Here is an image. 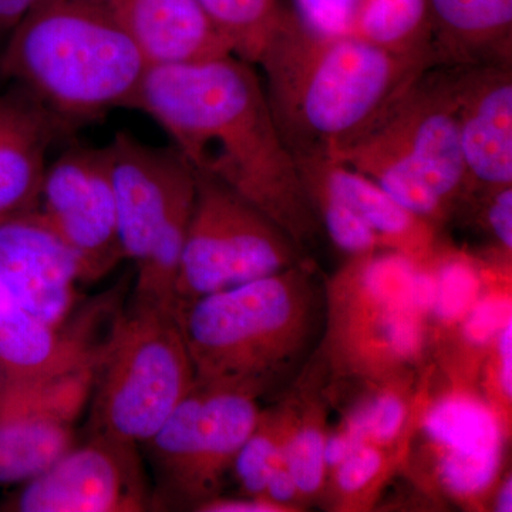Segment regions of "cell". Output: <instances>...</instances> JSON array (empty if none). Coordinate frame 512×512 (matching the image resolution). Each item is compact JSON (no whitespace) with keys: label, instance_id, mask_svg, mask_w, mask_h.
Here are the masks:
<instances>
[{"label":"cell","instance_id":"obj_24","mask_svg":"<svg viewBox=\"0 0 512 512\" xmlns=\"http://www.w3.org/2000/svg\"><path fill=\"white\" fill-rule=\"evenodd\" d=\"M424 264L431 278L430 308L427 312L431 352L473 308L495 266L511 262L491 256L480 258L439 241Z\"/></svg>","mask_w":512,"mask_h":512},{"label":"cell","instance_id":"obj_19","mask_svg":"<svg viewBox=\"0 0 512 512\" xmlns=\"http://www.w3.org/2000/svg\"><path fill=\"white\" fill-rule=\"evenodd\" d=\"M136 43L150 66L232 55L197 0H97Z\"/></svg>","mask_w":512,"mask_h":512},{"label":"cell","instance_id":"obj_3","mask_svg":"<svg viewBox=\"0 0 512 512\" xmlns=\"http://www.w3.org/2000/svg\"><path fill=\"white\" fill-rule=\"evenodd\" d=\"M148 67L97 0H40L0 53V76L72 128L131 109Z\"/></svg>","mask_w":512,"mask_h":512},{"label":"cell","instance_id":"obj_35","mask_svg":"<svg viewBox=\"0 0 512 512\" xmlns=\"http://www.w3.org/2000/svg\"><path fill=\"white\" fill-rule=\"evenodd\" d=\"M195 510L202 512H293L285 505L276 504L265 497L242 495L239 498H211L198 504Z\"/></svg>","mask_w":512,"mask_h":512},{"label":"cell","instance_id":"obj_21","mask_svg":"<svg viewBox=\"0 0 512 512\" xmlns=\"http://www.w3.org/2000/svg\"><path fill=\"white\" fill-rule=\"evenodd\" d=\"M436 66L511 63L512 0H429Z\"/></svg>","mask_w":512,"mask_h":512},{"label":"cell","instance_id":"obj_10","mask_svg":"<svg viewBox=\"0 0 512 512\" xmlns=\"http://www.w3.org/2000/svg\"><path fill=\"white\" fill-rule=\"evenodd\" d=\"M255 390L195 383L147 441L165 488L184 503L220 495L222 480L261 416Z\"/></svg>","mask_w":512,"mask_h":512},{"label":"cell","instance_id":"obj_11","mask_svg":"<svg viewBox=\"0 0 512 512\" xmlns=\"http://www.w3.org/2000/svg\"><path fill=\"white\" fill-rule=\"evenodd\" d=\"M35 211L79 258L84 284L124 259L107 146H73L47 164Z\"/></svg>","mask_w":512,"mask_h":512},{"label":"cell","instance_id":"obj_22","mask_svg":"<svg viewBox=\"0 0 512 512\" xmlns=\"http://www.w3.org/2000/svg\"><path fill=\"white\" fill-rule=\"evenodd\" d=\"M328 369L319 350L291 392V419L285 446L289 468L306 507L319 503L326 483L325 450L329 436Z\"/></svg>","mask_w":512,"mask_h":512},{"label":"cell","instance_id":"obj_28","mask_svg":"<svg viewBox=\"0 0 512 512\" xmlns=\"http://www.w3.org/2000/svg\"><path fill=\"white\" fill-rule=\"evenodd\" d=\"M232 55L254 64L284 16V0H197Z\"/></svg>","mask_w":512,"mask_h":512},{"label":"cell","instance_id":"obj_8","mask_svg":"<svg viewBox=\"0 0 512 512\" xmlns=\"http://www.w3.org/2000/svg\"><path fill=\"white\" fill-rule=\"evenodd\" d=\"M434 367L424 384L402 471L421 493L468 511H488L505 471L511 430L477 387L450 383Z\"/></svg>","mask_w":512,"mask_h":512},{"label":"cell","instance_id":"obj_36","mask_svg":"<svg viewBox=\"0 0 512 512\" xmlns=\"http://www.w3.org/2000/svg\"><path fill=\"white\" fill-rule=\"evenodd\" d=\"M39 2L40 0H0V42L8 39L20 20Z\"/></svg>","mask_w":512,"mask_h":512},{"label":"cell","instance_id":"obj_25","mask_svg":"<svg viewBox=\"0 0 512 512\" xmlns=\"http://www.w3.org/2000/svg\"><path fill=\"white\" fill-rule=\"evenodd\" d=\"M409 444L363 443L326 477L319 504L336 512H365L379 503L386 485L402 471Z\"/></svg>","mask_w":512,"mask_h":512},{"label":"cell","instance_id":"obj_12","mask_svg":"<svg viewBox=\"0 0 512 512\" xmlns=\"http://www.w3.org/2000/svg\"><path fill=\"white\" fill-rule=\"evenodd\" d=\"M100 365L46 379L0 380V484L32 480L76 444L74 429Z\"/></svg>","mask_w":512,"mask_h":512},{"label":"cell","instance_id":"obj_17","mask_svg":"<svg viewBox=\"0 0 512 512\" xmlns=\"http://www.w3.org/2000/svg\"><path fill=\"white\" fill-rule=\"evenodd\" d=\"M450 67L468 195L512 185L511 63Z\"/></svg>","mask_w":512,"mask_h":512},{"label":"cell","instance_id":"obj_6","mask_svg":"<svg viewBox=\"0 0 512 512\" xmlns=\"http://www.w3.org/2000/svg\"><path fill=\"white\" fill-rule=\"evenodd\" d=\"M417 264L382 249L349 258L326 282V329L318 350L329 382L384 379L431 363Z\"/></svg>","mask_w":512,"mask_h":512},{"label":"cell","instance_id":"obj_14","mask_svg":"<svg viewBox=\"0 0 512 512\" xmlns=\"http://www.w3.org/2000/svg\"><path fill=\"white\" fill-rule=\"evenodd\" d=\"M148 504L137 446L90 436L67 450L9 504L19 512H131Z\"/></svg>","mask_w":512,"mask_h":512},{"label":"cell","instance_id":"obj_7","mask_svg":"<svg viewBox=\"0 0 512 512\" xmlns=\"http://www.w3.org/2000/svg\"><path fill=\"white\" fill-rule=\"evenodd\" d=\"M197 383L177 315L133 303L90 396V436L146 444Z\"/></svg>","mask_w":512,"mask_h":512},{"label":"cell","instance_id":"obj_34","mask_svg":"<svg viewBox=\"0 0 512 512\" xmlns=\"http://www.w3.org/2000/svg\"><path fill=\"white\" fill-rule=\"evenodd\" d=\"M264 497L276 504L291 508L293 512L303 511L306 507L301 493H299L298 485L295 483V478L285 464H279L269 474Z\"/></svg>","mask_w":512,"mask_h":512},{"label":"cell","instance_id":"obj_27","mask_svg":"<svg viewBox=\"0 0 512 512\" xmlns=\"http://www.w3.org/2000/svg\"><path fill=\"white\" fill-rule=\"evenodd\" d=\"M355 35L396 55L434 62L429 0H365Z\"/></svg>","mask_w":512,"mask_h":512},{"label":"cell","instance_id":"obj_30","mask_svg":"<svg viewBox=\"0 0 512 512\" xmlns=\"http://www.w3.org/2000/svg\"><path fill=\"white\" fill-rule=\"evenodd\" d=\"M313 211L326 234L343 254L353 256L382 251L383 245L373 229L362 218L357 217L345 202L338 200L322 185L302 181Z\"/></svg>","mask_w":512,"mask_h":512},{"label":"cell","instance_id":"obj_4","mask_svg":"<svg viewBox=\"0 0 512 512\" xmlns=\"http://www.w3.org/2000/svg\"><path fill=\"white\" fill-rule=\"evenodd\" d=\"M316 306L318 288L306 259L178 306L195 379L265 393L308 348Z\"/></svg>","mask_w":512,"mask_h":512},{"label":"cell","instance_id":"obj_9","mask_svg":"<svg viewBox=\"0 0 512 512\" xmlns=\"http://www.w3.org/2000/svg\"><path fill=\"white\" fill-rule=\"evenodd\" d=\"M303 261L302 248L268 215L218 181L195 174L177 308Z\"/></svg>","mask_w":512,"mask_h":512},{"label":"cell","instance_id":"obj_31","mask_svg":"<svg viewBox=\"0 0 512 512\" xmlns=\"http://www.w3.org/2000/svg\"><path fill=\"white\" fill-rule=\"evenodd\" d=\"M478 390L508 430L512 426V319L505 323L485 356Z\"/></svg>","mask_w":512,"mask_h":512},{"label":"cell","instance_id":"obj_32","mask_svg":"<svg viewBox=\"0 0 512 512\" xmlns=\"http://www.w3.org/2000/svg\"><path fill=\"white\" fill-rule=\"evenodd\" d=\"M365 0H291L292 15L313 33L355 35Z\"/></svg>","mask_w":512,"mask_h":512},{"label":"cell","instance_id":"obj_23","mask_svg":"<svg viewBox=\"0 0 512 512\" xmlns=\"http://www.w3.org/2000/svg\"><path fill=\"white\" fill-rule=\"evenodd\" d=\"M511 284V264L495 266L470 312L431 350V365L441 379L477 387L488 350L505 323L512 319Z\"/></svg>","mask_w":512,"mask_h":512},{"label":"cell","instance_id":"obj_37","mask_svg":"<svg viewBox=\"0 0 512 512\" xmlns=\"http://www.w3.org/2000/svg\"><path fill=\"white\" fill-rule=\"evenodd\" d=\"M488 511L493 512H511L512 511V474L511 470H505L497 487H495L493 497H491Z\"/></svg>","mask_w":512,"mask_h":512},{"label":"cell","instance_id":"obj_13","mask_svg":"<svg viewBox=\"0 0 512 512\" xmlns=\"http://www.w3.org/2000/svg\"><path fill=\"white\" fill-rule=\"evenodd\" d=\"M123 313L116 288L52 325L0 282V380L26 382L100 365Z\"/></svg>","mask_w":512,"mask_h":512},{"label":"cell","instance_id":"obj_5","mask_svg":"<svg viewBox=\"0 0 512 512\" xmlns=\"http://www.w3.org/2000/svg\"><path fill=\"white\" fill-rule=\"evenodd\" d=\"M336 160L366 175L413 214L443 227L468 197L453 69L426 70Z\"/></svg>","mask_w":512,"mask_h":512},{"label":"cell","instance_id":"obj_29","mask_svg":"<svg viewBox=\"0 0 512 512\" xmlns=\"http://www.w3.org/2000/svg\"><path fill=\"white\" fill-rule=\"evenodd\" d=\"M289 419L291 404L288 394L276 406L262 410L255 429L232 466L242 494L264 497L269 474L279 464H285Z\"/></svg>","mask_w":512,"mask_h":512},{"label":"cell","instance_id":"obj_18","mask_svg":"<svg viewBox=\"0 0 512 512\" xmlns=\"http://www.w3.org/2000/svg\"><path fill=\"white\" fill-rule=\"evenodd\" d=\"M70 130L20 87L0 94V221L35 210L47 153Z\"/></svg>","mask_w":512,"mask_h":512},{"label":"cell","instance_id":"obj_1","mask_svg":"<svg viewBox=\"0 0 512 512\" xmlns=\"http://www.w3.org/2000/svg\"><path fill=\"white\" fill-rule=\"evenodd\" d=\"M131 109L160 124L192 171L237 192L302 249L320 224L261 74L234 55L148 67Z\"/></svg>","mask_w":512,"mask_h":512},{"label":"cell","instance_id":"obj_26","mask_svg":"<svg viewBox=\"0 0 512 512\" xmlns=\"http://www.w3.org/2000/svg\"><path fill=\"white\" fill-rule=\"evenodd\" d=\"M195 190L187 195L167 218L147 254L137 264L134 303L144 308L175 313L177 311L178 275L188 224H190Z\"/></svg>","mask_w":512,"mask_h":512},{"label":"cell","instance_id":"obj_16","mask_svg":"<svg viewBox=\"0 0 512 512\" xmlns=\"http://www.w3.org/2000/svg\"><path fill=\"white\" fill-rule=\"evenodd\" d=\"M0 282L40 319L63 325L79 308V258L35 210L0 221Z\"/></svg>","mask_w":512,"mask_h":512},{"label":"cell","instance_id":"obj_20","mask_svg":"<svg viewBox=\"0 0 512 512\" xmlns=\"http://www.w3.org/2000/svg\"><path fill=\"white\" fill-rule=\"evenodd\" d=\"M302 181L322 185L373 229L384 249L424 262L439 244L430 222L394 201L355 168L326 157L295 158Z\"/></svg>","mask_w":512,"mask_h":512},{"label":"cell","instance_id":"obj_33","mask_svg":"<svg viewBox=\"0 0 512 512\" xmlns=\"http://www.w3.org/2000/svg\"><path fill=\"white\" fill-rule=\"evenodd\" d=\"M476 200L477 220L494 242L491 255L512 256V185L474 191L467 200ZM466 200V201H467ZM464 201V202H466Z\"/></svg>","mask_w":512,"mask_h":512},{"label":"cell","instance_id":"obj_2","mask_svg":"<svg viewBox=\"0 0 512 512\" xmlns=\"http://www.w3.org/2000/svg\"><path fill=\"white\" fill-rule=\"evenodd\" d=\"M255 67L293 157L336 160L434 64L359 35H318L286 5Z\"/></svg>","mask_w":512,"mask_h":512},{"label":"cell","instance_id":"obj_15","mask_svg":"<svg viewBox=\"0 0 512 512\" xmlns=\"http://www.w3.org/2000/svg\"><path fill=\"white\" fill-rule=\"evenodd\" d=\"M107 150L121 251L137 265L178 202L194 192L195 173L174 147H150L124 131Z\"/></svg>","mask_w":512,"mask_h":512}]
</instances>
